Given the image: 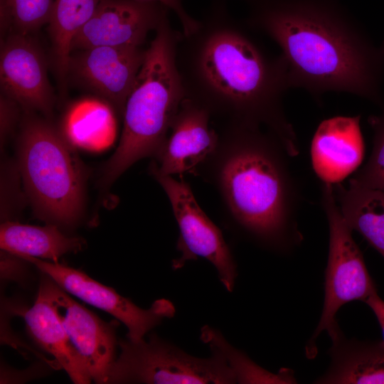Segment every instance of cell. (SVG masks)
Instances as JSON below:
<instances>
[{"label": "cell", "mask_w": 384, "mask_h": 384, "mask_svg": "<svg viewBox=\"0 0 384 384\" xmlns=\"http://www.w3.org/2000/svg\"><path fill=\"white\" fill-rule=\"evenodd\" d=\"M120 353L113 363L107 383L183 384L236 383L224 358L194 357L156 334L148 340H119Z\"/></svg>", "instance_id": "obj_7"}, {"label": "cell", "mask_w": 384, "mask_h": 384, "mask_svg": "<svg viewBox=\"0 0 384 384\" xmlns=\"http://www.w3.org/2000/svg\"><path fill=\"white\" fill-rule=\"evenodd\" d=\"M102 0H54L48 33L52 43L55 68L62 85L68 73L71 42L90 20Z\"/></svg>", "instance_id": "obj_21"}, {"label": "cell", "mask_w": 384, "mask_h": 384, "mask_svg": "<svg viewBox=\"0 0 384 384\" xmlns=\"http://www.w3.org/2000/svg\"><path fill=\"white\" fill-rule=\"evenodd\" d=\"M182 35L173 29L168 15L156 28L125 103L119 145L102 169V187L111 185L139 159L155 158L165 142L186 97L176 63Z\"/></svg>", "instance_id": "obj_4"}, {"label": "cell", "mask_w": 384, "mask_h": 384, "mask_svg": "<svg viewBox=\"0 0 384 384\" xmlns=\"http://www.w3.org/2000/svg\"><path fill=\"white\" fill-rule=\"evenodd\" d=\"M331 363L314 383L384 384V342L348 340L341 334L332 341Z\"/></svg>", "instance_id": "obj_17"}, {"label": "cell", "mask_w": 384, "mask_h": 384, "mask_svg": "<svg viewBox=\"0 0 384 384\" xmlns=\"http://www.w3.org/2000/svg\"><path fill=\"white\" fill-rule=\"evenodd\" d=\"M21 106L12 98L1 93L0 141L2 149L12 134L20 116Z\"/></svg>", "instance_id": "obj_26"}, {"label": "cell", "mask_w": 384, "mask_h": 384, "mask_svg": "<svg viewBox=\"0 0 384 384\" xmlns=\"http://www.w3.org/2000/svg\"><path fill=\"white\" fill-rule=\"evenodd\" d=\"M341 213L349 228L363 238L384 258V191L334 185Z\"/></svg>", "instance_id": "obj_20"}, {"label": "cell", "mask_w": 384, "mask_h": 384, "mask_svg": "<svg viewBox=\"0 0 384 384\" xmlns=\"http://www.w3.org/2000/svg\"><path fill=\"white\" fill-rule=\"evenodd\" d=\"M149 172L167 195L179 229L176 248L181 257L173 260L172 267L181 269L188 261L203 257L215 268L226 290L232 292L237 277L236 264L221 230L199 206L181 175L176 180L153 169H149Z\"/></svg>", "instance_id": "obj_8"}, {"label": "cell", "mask_w": 384, "mask_h": 384, "mask_svg": "<svg viewBox=\"0 0 384 384\" xmlns=\"http://www.w3.org/2000/svg\"><path fill=\"white\" fill-rule=\"evenodd\" d=\"M138 2H157L171 9L178 16L182 28L183 34L188 36L195 32L201 25V21L191 17L184 9L182 0H133Z\"/></svg>", "instance_id": "obj_27"}, {"label": "cell", "mask_w": 384, "mask_h": 384, "mask_svg": "<svg viewBox=\"0 0 384 384\" xmlns=\"http://www.w3.org/2000/svg\"><path fill=\"white\" fill-rule=\"evenodd\" d=\"M22 178L16 163L4 161L1 167V219L11 218L22 209L25 198L21 192Z\"/></svg>", "instance_id": "obj_25"}, {"label": "cell", "mask_w": 384, "mask_h": 384, "mask_svg": "<svg viewBox=\"0 0 384 384\" xmlns=\"http://www.w3.org/2000/svg\"><path fill=\"white\" fill-rule=\"evenodd\" d=\"M364 302L375 314L381 329L384 342V301L378 296L376 292L371 294Z\"/></svg>", "instance_id": "obj_28"}, {"label": "cell", "mask_w": 384, "mask_h": 384, "mask_svg": "<svg viewBox=\"0 0 384 384\" xmlns=\"http://www.w3.org/2000/svg\"><path fill=\"white\" fill-rule=\"evenodd\" d=\"M361 116H336L322 121L311 143V161L322 183L336 185L356 171L364 157Z\"/></svg>", "instance_id": "obj_15"}, {"label": "cell", "mask_w": 384, "mask_h": 384, "mask_svg": "<svg viewBox=\"0 0 384 384\" xmlns=\"http://www.w3.org/2000/svg\"><path fill=\"white\" fill-rule=\"evenodd\" d=\"M321 205L329 225V254L323 310L306 347L309 357L316 354L315 343L321 332L327 331L332 341L341 335L336 316L342 306L356 300L365 302L377 292L352 230L341 213L334 185L322 183Z\"/></svg>", "instance_id": "obj_6"}, {"label": "cell", "mask_w": 384, "mask_h": 384, "mask_svg": "<svg viewBox=\"0 0 384 384\" xmlns=\"http://www.w3.org/2000/svg\"><path fill=\"white\" fill-rule=\"evenodd\" d=\"M38 293L52 306L92 380L96 383H107L116 359V325L104 321L76 302L43 273Z\"/></svg>", "instance_id": "obj_10"}, {"label": "cell", "mask_w": 384, "mask_h": 384, "mask_svg": "<svg viewBox=\"0 0 384 384\" xmlns=\"http://www.w3.org/2000/svg\"><path fill=\"white\" fill-rule=\"evenodd\" d=\"M54 0H3L1 26L9 25L14 32L31 34L48 23Z\"/></svg>", "instance_id": "obj_23"}, {"label": "cell", "mask_w": 384, "mask_h": 384, "mask_svg": "<svg viewBox=\"0 0 384 384\" xmlns=\"http://www.w3.org/2000/svg\"><path fill=\"white\" fill-rule=\"evenodd\" d=\"M83 244L81 238L68 236L53 224L38 226L12 220L1 224V250L17 256L27 255L58 262L62 255L80 250Z\"/></svg>", "instance_id": "obj_19"}, {"label": "cell", "mask_w": 384, "mask_h": 384, "mask_svg": "<svg viewBox=\"0 0 384 384\" xmlns=\"http://www.w3.org/2000/svg\"><path fill=\"white\" fill-rule=\"evenodd\" d=\"M26 329L32 340L53 356L74 383L92 380L82 358L73 346L49 302L40 294L31 308L22 313Z\"/></svg>", "instance_id": "obj_16"}, {"label": "cell", "mask_w": 384, "mask_h": 384, "mask_svg": "<svg viewBox=\"0 0 384 384\" xmlns=\"http://www.w3.org/2000/svg\"><path fill=\"white\" fill-rule=\"evenodd\" d=\"M368 123L374 133L372 153L350 179L349 186L384 191V112L369 117Z\"/></svg>", "instance_id": "obj_24"}, {"label": "cell", "mask_w": 384, "mask_h": 384, "mask_svg": "<svg viewBox=\"0 0 384 384\" xmlns=\"http://www.w3.org/2000/svg\"><path fill=\"white\" fill-rule=\"evenodd\" d=\"M114 107L100 97H84L67 109L60 129L75 148L101 151L110 147L117 134Z\"/></svg>", "instance_id": "obj_18"}, {"label": "cell", "mask_w": 384, "mask_h": 384, "mask_svg": "<svg viewBox=\"0 0 384 384\" xmlns=\"http://www.w3.org/2000/svg\"><path fill=\"white\" fill-rule=\"evenodd\" d=\"M280 140L262 127L223 126L214 152L195 175L211 183L232 223L266 247L284 250L301 240L300 193Z\"/></svg>", "instance_id": "obj_3"}, {"label": "cell", "mask_w": 384, "mask_h": 384, "mask_svg": "<svg viewBox=\"0 0 384 384\" xmlns=\"http://www.w3.org/2000/svg\"><path fill=\"white\" fill-rule=\"evenodd\" d=\"M201 339L212 353H218L225 361L232 370L236 383H296L293 372L289 369L273 373L252 361L245 353L232 346L221 333L210 326L201 330Z\"/></svg>", "instance_id": "obj_22"}, {"label": "cell", "mask_w": 384, "mask_h": 384, "mask_svg": "<svg viewBox=\"0 0 384 384\" xmlns=\"http://www.w3.org/2000/svg\"><path fill=\"white\" fill-rule=\"evenodd\" d=\"M26 112L17 145V164L27 199L36 216L71 228L85 206V171L60 127Z\"/></svg>", "instance_id": "obj_5"}, {"label": "cell", "mask_w": 384, "mask_h": 384, "mask_svg": "<svg viewBox=\"0 0 384 384\" xmlns=\"http://www.w3.org/2000/svg\"><path fill=\"white\" fill-rule=\"evenodd\" d=\"M70 54L68 73L123 114L144 60L141 46H99Z\"/></svg>", "instance_id": "obj_13"}, {"label": "cell", "mask_w": 384, "mask_h": 384, "mask_svg": "<svg viewBox=\"0 0 384 384\" xmlns=\"http://www.w3.org/2000/svg\"><path fill=\"white\" fill-rule=\"evenodd\" d=\"M210 119L206 108L185 97L149 169L163 175L195 174L218 144L219 132L210 127Z\"/></svg>", "instance_id": "obj_14"}, {"label": "cell", "mask_w": 384, "mask_h": 384, "mask_svg": "<svg viewBox=\"0 0 384 384\" xmlns=\"http://www.w3.org/2000/svg\"><path fill=\"white\" fill-rule=\"evenodd\" d=\"M177 67L186 97L206 108L223 126L264 127L292 157L299 154L298 139L283 108L289 89L286 64L279 55H267L235 21L225 1L213 0L207 17L188 36L182 35Z\"/></svg>", "instance_id": "obj_1"}, {"label": "cell", "mask_w": 384, "mask_h": 384, "mask_svg": "<svg viewBox=\"0 0 384 384\" xmlns=\"http://www.w3.org/2000/svg\"><path fill=\"white\" fill-rule=\"evenodd\" d=\"M244 1V24L279 46L290 88L316 98L346 92L383 104L384 46H375L336 0Z\"/></svg>", "instance_id": "obj_2"}, {"label": "cell", "mask_w": 384, "mask_h": 384, "mask_svg": "<svg viewBox=\"0 0 384 384\" xmlns=\"http://www.w3.org/2000/svg\"><path fill=\"white\" fill-rule=\"evenodd\" d=\"M168 10L157 2L102 0L73 38L71 52L99 46H141Z\"/></svg>", "instance_id": "obj_11"}, {"label": "cell", "mask_w": 384, "mask_h": 384, "mask_svg": "<svg viewBox=\"0 0 384 384\" xmlns=\"http://www.w3.org/2000/svg\"><path fill=\"white\" fill-rule=\"evenodd\" d=\"M17 256V255H16ZM34 265L69 294L100 309L123 323L128 330L127 337L138 341L165 319L175 315V306L165 299L156 300L147 309L137 306L130 299L119 294L84 272L58 262H50L27 255H18Z\"/></svg>", "instance_id": "obj_9"}, {"label": "cell", "mask_w": 384, "mask_h": 384, "mask_svg": "<svg viewBox=\"0 0 384 384\" xmlns=\"http://www.w3.org/2000/svg\"><path fill=\"white\" fill-rule=\"evenodd\" d=\"M1 93L17 102L25 112L51 114L54 95L44 54L30 34L11 32L1 44Z\"/></svg>", "instance_id": "obj_12"}]
</instances>
